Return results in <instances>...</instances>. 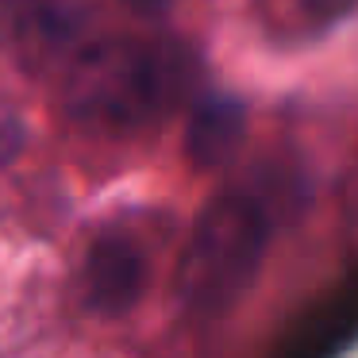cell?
I'll return each instance as SVG.
<instances>
[{"label":"cell","instance_id":"5b68a950","mask_svg":"<svg viewBox=\"0 0 358 358\" xmlns=\"http://www.w3.org/2000/svg\"><path fill=\"white\" fill-rule=\"evenodd\" d=\"M247 139V104L231 93H208L193 104L185 124V158L193 170H220Z\"/></svg>","mask_w":358,"mask_h":358},{"label":"cell","instance_id":"ba28073f","mask_svg":"<svg viewBox=\"0 0 358 358\" xmlns=\"http://www.w3.org/2000/svg\"><path fill=\"white\" fill-rule=\"evenodd\" d=\"M124 4L135 12V16H143V20H162L166 12L173 8V0H124Z\"/></svg>","mask_w":358,"mask_h":358},{"label":"cell","instance_id":"8992f818","mask_svg":"<svg viewBox=\"0 0 358 358\" xmlns=\"http://www.w3.org/2000/svg\"><path fill=\"white\" fill-rule=\"evenodd\" d=\"M24 143H27V124L20 116L16 104H8L0 96V170L12 166L20 155H24Z\"/></svg>","mask_w":358,"mask_h":358},{"label":"cell","instance_id":"277c9868","mask_svg":"<svg viewBox=\"0 0 358 358\" xmlns=\"http://www.w3.org/2000/svg\"><path fill=\"white\" fill-rule=\"evenodd\" d=\"M150 262L143 247L124 231H104L93 239L81 262V304L101 320H120L143 301Z\"/></svg>","mask_w":358,"mask_h":358},{"label":"cell","instance_id":"6da1fadb","mask_svg":"<svg viewBox=\"0 0 358 358\" xmlns=\"http://www.w3.org/2000/svg\"><path fill=\"white\" fill-rule=\"evenodd\" d=\"M201 58L181 39H96L70 58L62 108L96 135H135L189 104Z\"/></svg>","mask_w":358,"mask_h":358},{"label":"cell","instance_id":"52a82bcc","mask_svg":"<svg viewBox=\"0 0 358 358\" xmlns=\"http://www.w3.org/2000/svg\"><path fill=\"white\" fill-rule=\"evenodd\" d=\"M301 4H304V8H308L316 20H324V24L343 20V16H350V12L358 8V0H301Z\"/></svg>","mask_w":358,"mask_h":358},{"label":"cell","instance_id":"3957f363","mask_svg":"<svg viewBox=\"0 0 358 358\" xmlns=\"http://www.w3.org/2000/svg\"><path fill=\"white\" fill-rule=\"evenodd\" d=\"M96 0H0V47L27 62L78 55L73 43L93 24Z\"/></svg>","mask_w":358,"mask_h":358},{"label":"cell","instance_id":"7a4b0ae2","mask_svg":"<svg viewBox=\"0 0 358 358\" xmlns=\"http://www.w3.org/2000/svg\"><path fill=\"white\" fill-rule=\"evenodd\" d=\"M270 227V208L258 201V193L231 189L212 196L196 216L178 262V296L185 312L201 320L231 312L258 281Z\"/></svg>","mask_w":358,"mask_h":358}]
</instances>
